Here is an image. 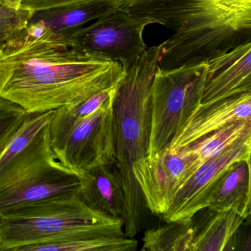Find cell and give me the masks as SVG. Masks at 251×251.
<instances>
[{
	"label": "cell",
	"instance_id": "obj_1",
	"mask_svg": "<svg viewBox=\"0 0 251 251\" xmlns=\"http://www.w3.org/2000/svg\"><path fill=\"white\" fill-rule=\"evenodd\" d=\"M125 75L121 64L42 21H30L0 45V96L28 114L75 105L118 84Z\"/></svg>",
	"mask_w": 251,
	"mask_h": 251
},
{
	"label": "cell",
	"instance_id": "obj_2",
	"mask_svg": "<svg viewBox=\"0 0 251 251\" xmlns=\"http://www.w3.org/2000/svg\"><path fill=\"white\" fill-rule=\"evenodd\" d=\"M122 8L173 32L159 45L163 70L207 63L251 42V0H130Z\"/></svg>",
	"mask_w": 251,
	"mask_h": 251
},
{
	"label": "cell",
	"instance_id": "obj_3",
	"mask_svg": "<svg viewBox=\"0 0 251 251\" xmlns=\"http://www.w3.org/2000/svg\"><path fill=\"white\" fill-rule=\"evenodd\" d=\"M160 46L148 48L126 70L113 105L114 165L124 189V233L133 238L145 223L147 208L133 173V164L148 155L151 128V89Z\"/></svg>",
	"mask_w": 251,
	"mask_h": 251
},
{
	"label": "cell",
	"instance_id": "obj_4",
	"mask_svg": "<svg viewBox=\"0 0 251 251\" xmlns=\"http://www.w3.org/2000/svg\"><path fill=\"white\" fill-rule=\"evenodd\" d=\"M49 124L0 166V214L48 198L78 192L80 176L55 157L50 141Z\"/></svg>",
	"mask_w": 251,
	"mask_h": 251
},
{
	"label": "cell",
	"instance_id": "obj_5",
	"mask_svg": "<svg viewBox=\"0 0 251 251\" xmlns=\"http://www.w3.org/2000/svg\"><path fill=\"white\" fill-rule=\"evenodd\" d=\"M122 220L92 209L77 194L48 198L0 214V251H20L67 232Z\"/></svg>",
	"mask_w": 251,
	"mask_h": 251
},
{
	"label": "cell",
	"instance_id": "obj_6",
	"mask_svg": "<svg viewBox=\"0 0 251 251\" xmlns=\"http://www.w3.org/2000/svg\"><path fill=\"white\" fill-rule=\"evenodd\" d=\"M206 63L163 70L157 67L151 89L148 156L167 148L178 129L202 102Z\"/></svg>",
	"mask_w": 251,
	"mask_h": 251
},
{
	"label": "cell",
	"instance_id": "obj_7",
	"mask_svg": "<svg viewBox=\"0 0 251 251\" xmlns=\"http://www.w3.org/2000/svg\"><path fill=\"white\" fill-rule=\"evenodd\" d=\"M114 102L79 118L54 110L49 124L51 148L57 159L79 176L98 166L114 164Z\"/></svg>",
	"mask_w": 251,
	"mask_h": 251
},
{
	"label": "cell",
	"instance_id": "obj_8",
	"mask_svg": "<svg viewBox=\"0 0 251 251\" xmlns=\"http://www.w3.org/2000/svg\"><path fill=\"white\" fill-rule=\"evenodd\" d=\"M149 25L120 6L70 36L90 52L119 63L127 70L148 49L143 33Z\"/></svg>",
	"mask_w": 251,
	"mask_h": 251
},
{
	"label": "cell",
	"instance_id": "obj_9",
	"mask_svg": "<svg viewBox=\"0 0 251 251\" xmlns=\"http://www.w3.org/2000/svg\"><path fill=\"white\" fill-rule=\"evenodd\" d=\"M189 162L176 151L164 148L152 156L144 157L133 166L147 208L162 215L170 208L175 194L184 181Z\"/></svg>",
	"mask_w": 251,
	"mask_h": 251
},
{
	"label": "cell",
	"instance_id": "obj_10",
	"mask_svg": "<svg viewBox=\"0 0 251 251\" xmlns=\"http://www.w3.org/2000/svg\"><path fill=\"white\" fill-rule=\"evenodd\" d=\"M251 142H244L202 163L176 191L163 220L170 223L192 219L205 208L209 191L225 170L236 161L251 159Z\"/></svg>",
	"mask_w": 251,
	"mask_h": 251
},
{
	"label": "cell",
	"instance_id": "obj_11",
	"mask_svg": "<svg viewBox=\"0 0 251 251\" xmlns=\"http://www.w3.org/2000/svg\"><path fill=\"white\" fill-rule=\"evenodd\" d=\"M202 102L199 108L251 92V42L206 63Z\"/></svg>",
	"mask_w": 251,
	"mask_h": 251
},
{
	"label": "cell",
	"instance_id": "obj_12",
	"mask_svg": "<svg viewBox=\"0 0 251 251\" xmlns=\"http://www.w3.org/2000/svg\"><path fill=\"white\" fill-rule=\"evenodd\" d=\"M243 120H251V92L198 108L178 129L168 148L177 151L214 130Z\"/></svg>",
	"mask_w": 251,
	"mask_h": 251
},
{
	"label": "cell",
	"instance_id": "obj_13",
	"mask_svg": "<svg viewBox=\"0 0 251 251\" xmlns=\"http://www.w3.org/2000/svg\"><path fill=\"white\" fill-rule=\"evenodd\" d=\"M80 178L77 195L85 204L95 211L124 219L126 201L123 180L114 164L94 167Z\"/></svg>",
	"mask_w": 251,
	"mask_h": 251
},
{
	"label": "cell",
	"instance_id": "obj_14",
	"mask_svg": "<svg viewBox=\"0 0 251 251\" xmlns=\"http://www.w3.org/2000/svg\"><path fill=\"white\" fill-rule=\"evenodd\" d=\"M251 159L230 164L209 191L205 208L233 210L247 220L251 215Z\"/></svg>",
	"mask_w": 251,
	"mask_h": 251
},
{
	"label": "cell",
	"instance_id": "obj_15",
	"mask_svg": "<svg viewBox=\"0 0 251 251\" xmlns=\"http://www.w3.org/2000/svg\"><path fill=\"white\" fill-rule=\"evenodd\" d=\"M247 142H251V120L233 122L187 146L175 151L189 162L184 182L206 160L231 147Z\"/></svg>",
	"mask_w": 251,
	"mask_h": 251
},
{
	"label": "cell",
	"instance_id": "obj_16",
	"mask_svg": "<svg viewBox=\"0 0 251 251\" xmlns=\"http://www.w3.org/2000/svg\"><path fill=\"white\" fill-rule=\"evenodd\" d=\"M205 210L198 221L193 217L195 235L191 251H228L245 219L233 210Z\"/></svg>",
	"mask_w": 251,
	"mask_h": 251
},
{
	"label": "cell",
	"instance_id": "obj_17",
	"mask_svg": "<svg viewBox=\"0 0 251 251\" xmlns=\"http://www.w3.org/2000/svg\"><path fill=\"white\" fill-rule=\"evenodd\" d=\"M110 1H92L42 10L33 14L30 21H42L55 33L71 36L85 25L120 7Z\"/></svg>",
	"mask_w": 251,
	"mask_h": 251
},
{
	"label": "cell",
	"instance_id": "obj_18",
	"mask_svg": "<svg viewBox=\"0 0 251 251\" xmlns=\"http://www.w3.org/2000/svg\"><path fill=\"white\" fill-rule=\"evenodd\" d=\"M195 235L193 217L170 222L166 226L146 230L142 251H191Z\"/></svg>",
	"mask_w": 251,
	"mask_h": 251
},
{
	"label": "cell",
	"instance_id": "obj_19",
	"mask_svg": "<svg viewBox=\"0 0 251 251\" xmlns=\"http://www.w3.org/2000/svg\"><path fill=\"white\" fill-rule=\"evenodd\" d=\"M27 115L20 105L0 96V155L15 137Z\"/></svg>",
	"mask_w": 251,
	"mask_h": 251
},
{
	"label": "cell",
	"instance_id": "obj_20",
	"mask_svg": "<svg viewBox=\"0 0 251 251\" xmlns=\"http://www.w3.org/2000/svg\"><path fill=\"white\" fill-rule=\"evenodd\" d=\"M33 14L24 8L0 7V45L25 27Z\"/></svg>",
	"mask_w": 251,
	"mask_h": 251
},
{
	"label": "cell",
	"instance_id": "obj_21",
	"mask_svg": "<svg viewBox=\"0 0 251 251\" xmlns=\"http://www.w3.org/2000/svg\"><path fill=\"white\" fill-rule=\"evenodd\" d=\"M92 1H110L116 2L122 7L127 4L130 0H23L20 8L28 10L30 12L35 14L38 11L48 8Z\"/></svg>",
	"mask_w": 251,
	"mask_h": 251
},
{
	"label": "cell",
	"instance_id": "obj_22",
	"mask_svg": "<svg viewBox=\"0 0 251 251\" xmlns=\"http://www.w3.org/2000/svg\"><path fill=\"white\" fill-rule=\"evenodd\" d=\"M2 2L10 8H14V9H19L21 7L23 0H2Z\"/></svg>",
	"mask_w": 251,
	"mask_h": 251
},
{
	"label": "cell",
	"instance_id": "obj_23",
	"mask_svg": "<svg viewBox=\"0 0 251 251\" xmlns=\"http://www.w3.org/2000/svg\"><path fill=\"white\" fill-rule=\"evenodd\" d=\"M7 6L3 2H2V0H0V7Z\"/></svg>",
	"mask_w": 251,
	"mask_h": 251
}]
</instances>
